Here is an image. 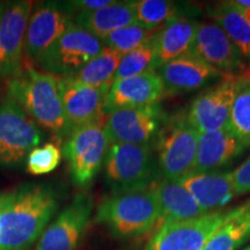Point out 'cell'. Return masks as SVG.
<instances>
[{
	"instance_id": "83f0119b",
	"label": "cell",
	"mask_w": 250,
	"mask_h": 250,
	"mask_svg": "<svg viewBox=\"0 0 250 250\" xmlns=\"http://www.w3.org/2000/svg\"><path fill=\"white\" fill-rule=\"evenodd\" d=\"M153 39L123 56L112 83L158 70V58H156V50Z\"/></svg>"
},
{
	"instance_id": "836d02e7",
	"label": "cell",
	"mask_w": 250,
	"mask_h": 250,
	"mask_svg": "<svg viewBox=\"0 0 250 250\" xmlns=\"http://www.w3.org/2000/svg\"><path fill=\"white\" fill-rule=\"evenodd\" d=\"M228 6H229V5H228ZM229 7H232V6H229ZM232 8L236 9V11L239 12V13L241 14L242 17L245 18L246 20L250 23V8H236V7H232Z\"/></svg>"
},
{
	"instance_id": "52a82bcc",
	"label": "cell",
	"mask_w": 250,
	"mask_h": 250,
	"mask_svg": "<svg viewBox=\"0 0 250 250\" xmlns=\"http://www.w3.org/2000/svg\"><path fill=\"white\" fill-rule=\"evenodd\" d=\"M103 49L102 40L73 23L36 62L50 76L73 77Z\"/></svg>"
},
{
	"instance_id": "7a4b0ae2",
	"label": "cell",
	"mask_w": 250,
	"mask_h": 250,
	"mask_svg": "<svg viewBox=\"0 0 250 250\" xmlns=\"http://www.w3.org/2000/svg\"><path fill=\"white\" fill-rule=\"evenodd\" d=\"M8 92L37 125L61 138L70 136L72 130L59 98L57 78L23 62L20 72L9 79Z\"/></svg>"
},
{
	"instance_id": "ac0fdd59",
	"label": "cell",
	"mask_w": 250,
	"mask_h": 250,
	"mask_svg": "<svg viewBox=\"0 0 250 250\" xmlns=\"http://www.w3.org/2000/svg\"><path fill=\"white\" fill-rule=\"evenodd\" d=\"M248 147L229 125L213 132L199 134L193 173L223 171L241 158Z\"/></svg>"
},
{
	"instance_id": "8992f818",
	"label": "cell",
	"mask_w": 250,
	"mask_h": 250,
	"mask_svg": "<svg viewBox=\"0 0 250 250\" xmlns=\"http://www.w3.org/2000/svg\"><path fill=\"white\" fill-rule=\"evenodd\" d=\"M105 118L72 130L64 145L72 181L88 188L104 164L110 140L105 131Z\"/></svg>"
},
{
	"instance_id": "7402d4cb",
	"label": "cell",
	"mask_w": 250,
	"mask_h": 250,
	"mask_svg": "<svg viewBox=\"0 0 250 250\" xmlns=\"http://www.w3.org/2000/svg\"><path fill=\"white\" fill-rule=\"evenodd\" d=\"M198 26L199 22L195 20L181 18L170 21L158 30L153 41L159 67L191 51Z\"/></svg>"
},
{
	"instance_id": "ba28073f",
	"label": "cell",
	"mask_w": 250,
	"mask_h": 250,
	"mask_svg": "<svg viewBox=\"0 0 250 250\" xmlns=\"http://www.w3.org/2000/svg\"><path fill=\"white\" fill-rule=\"evenodd\" d=\"M41 140L39 125L13 99L0 103V164L20 165Z\"/></svg>"
},
{
	"instance_id": "d6986e66",
	"label": "cell",
	"mask_w": 250,
	"mask_h": 250,
	"mask_svg": "<svg viewBox=\"0 0 250 250\" xmlns=\"http://www.w3.org/2000/svg\"><path fill=\"white\" fill-rule=\"evenodd\" d=\"M166 98V89L158 71L126 78L111 83L105 101V114L124 108L155 104Z\"/></svg>"
},
{
	"instance_id": "1f68e13d",
	"label": "cell",
	"mask_w": 250,
	"mask_h": 250,
	"mask_svg": "<svg viewBox=\"0 0 250 250\" xmlns=\"http://www.w3.org/2000/svg\"><path fill=\"white\" fill-rule=\"evenodd\" d=\"M235 195L243 196L250 192V156L232 171Z\"/></svg>"
},
{
	"instance_id": "8d00e7d4",
	"label": "cell",
	"mask_w": 250,
	"mask_h": 250,
	"mask_svg": "<svg viewBox=\"0 0 250 250\" xmlns=\"http://www.w3.org/2000/svg\"><path fill=\"white\" fill-rule=\"evenodd\" d=\"M247 81H248V83H250V79H249V80H247Z\"/></svg>"
},
{
	"instance_id": "277c9868",
	"label": "cell",
	"mask_w": 250,
	"mask_h": 250,
	"mask_svg": "<svg viewBox=\"0 0 250 250\" xmlns=\"http://www.w3.org/2000/svg\"><path fill=\"white\" fill-rule=\"evenodd\" d=\"M103 174L112 193L152 187L161 175L153 145L130 144L109 145Z\"/></svg>"
},
{
	"instance_id": "9c48e42d",
	"label": "cell",
	"mask_w": 250,
	"mask_h": 250,
	"mask_svg": "<svg viewBox=\"0 0 250 250\" xmlns=\"http://www.w3.org/2000/svg\"><path fill=\"white\" fill-rule=\"evenodd\" d=\"M167 120L159 103L112 110L105 118L110 144L153 145Z\"/></svg>"
},
{
	"instance_id": "cb8c5ba5",
	"label": "cell",
	"mask_w": 250,
	"mask_h": 250,
	"mask_svg": "<svg viewBox=\"0 0 250 250\" xmlns=\"http://www.w3.org/2000/svg\"><path fill=\"white\" fill-rule=\"evenodd\" d=\"M250 241V199L229 211L203 250H240Z\"/></svg>"
},
{
	"instance_id": "2e32d148",
	"label": "cell",
	"mask_w": 250,
	"mask_h": 250,
	"mask_svg": "<svg viewBox=\"0 0 250 250\" xmlns=\"http://www.w3.org/2000/svg\"><path fill=\"white\" fill-rule=\"evenodd\" d=\"M33 1H14L5 6L0 20V79L19 73L23 64L24 36Z\"/></svg>"
},
{
	"instance_id": "74e56055",
	"label": "cell",
	"mask_w": 250,
	"mask_h": 250,
	"mask_svg": "<svg viewBox=\"0 0 250 250\" xmlns=\"http://www.w3.org/2000/svg\"><path fill=\"white\" fill-rule=\"evenodd\" d=\"M0 250H4V249H1V248H0Z\"/></svg>"
},
{
	"instance_id": "8fae6325",
	"label": "cell",
	"mask_w": 250,
	"mask_h": 250,
	"mask_svg": "<svg viewBox=\"0 0 250 250\" xmlns=\"http://www.w3.org/2000/svg\"><path fill=\"white\" fill-rule=\"evenodd\" d=\"M94 208L92 196L79 192L45 228L36 250H78L88 229Z\"/></svg>"
},
{
	"instance_id": "e575fe53",
	"label": "cell",
	"mask_w": 250,
	"mask_h": 250,
	"mask_svg": "<svg viewBox=\"0 0 250 250\" xmlns=\"http://www.w3.org/2000/svg\"><path fill=\"white\" fill-rule=\"evenodd\" d=\"M4 8H5V6H4V5H1V4H0V20H1L2 13H4Z\"/></svg>"
},
{
	"instance_id": "9a60e30c",
	"label": "cell",
	"mask_w": 250,
	"mask_h": 250,
	"mask_svg": "<svg viewBox=\"0 0 250 250\" xmlns=\"http://www.w3.org/2000/svg\"><path fill=\"white\" fill-rule=\"evenodd\" d=\"M57 88L71 130L107 116L104 109L110 86L93 87L73 77H61Z\"/></svg>"
},
{
	"instance_id": "5bb4252c",
	"label": "cell",
	"mask_w": 250,
	"mask_h": 250,
	"mask_svg": "<svg viewBox=\"0 0 250 250\" xmlns=\"http://www.w3.org/2000/svg\"><path fill=\"white\" fill-rule=\"evenodd\" d=\"M73 24V13L65 2L48 1L31 12L24 36V52L29 62H37Z\"/></svg>"
},
{
	"instance_id": "d6a6232c",
	"label": "cell",
	"mask_w": 250,
	"mask_h": 250,
	"mask_svg": "<svg viewBox=\"0 0 250 250\" xmlns=\"http://www.w3.org/2000/svg\"><path fill=\"white\" fill-rule=\"evenodd\" d=\"M115 0H73V1H65V4L72 13L78 12H88L96 11V9L103 8L105 6L114 4Z\"/></svg>"
},
{
	"instance_id": "7c38bea8",
	"label": "cell",
	"mask_w": 250,
	"mask_h": 250,
	"mask_svg": "<svg viewBox=\"0 0 250 250\" xmlns=\"http://www.w3.org/2000/svg\"><path fill=\"white\" fill-rule=\"evenodd\" d=\"M245 81L240 78L226 77L193 100L187 117L197 132L208 133L227 126L236 94Z\"/></svg>"
},
{
	"instance_id": "3957f363",
	"label": "cell",
	"mask_w": 250,
	"mask_h": 250,
	"mask_svg": "<svg viewBox=\"0 0 250 250\" xmlns=\"http://www.w3.org/2000/svg\"><path fill=\"white\" fill-rule=\"evenodd\" d=\"M160 214L154 184L144 189L111 193L99 205L95 221L115 239L131 240L155 229Z\"/></svg>"
},
{
	"instance_id": "44dd1931",
	"label": "cell",
	"mask_w": 250,
	"mask_h": 250,
	"mask_svg": "<svg viewBox=\"0 0 250 250\" xmlns=\"http://www.w3.org/2000/svg\"><path fill=\"white\" fill-rule=\"evenodd\" d=\"M155 190L161 211L156 228L164 224L180 223L206 214L191 193L177 181L162 179L155 184Z\"/></svg>"
},
{
	"instance_id": "d4e9b609",
	"label": "cell",
	"mask_w": 250,
	"mask_h": 250,
	"mask_svg": "<svg viewBox=\"0 0 250 250\" xmlns=\"http://www.w3.org/2000/svg\"><path fill=\"white\" fill-rule=\"evenodd\" d=\"M132 6L136 24L148 30L160 29L170 21L186 18L182 5L169 0H136Z\"/></svg>"
},
{
	"instance_id": "484cf974",
	"label": "cell",
	"mask_w": 250,
	"mask_h": 250,
	"mask_svg": "<svg viewBox=\"0 0 250 250\" xmlns=\"http://www.w3.org/2000/svg\"><path fill=\"white\" fill-rule=\"evenodd\" d=\"M210 17L232 40L250 68V23L226 2L212 9Z\"/></svg>"
},
{
	"instance_id": "5b68a950",
	"label": "cell",
	"mask_w": 250,
	"mask_h": 250,
	"mask_svg": "<svg viewBox=\"0 0 250 250\" xmlns=\"http://www.w3.org/2000/svg\"><path fill=\"white\" fill-rule=\"evenodd\" d=\"M199 133L186 115L166 120L156 139L158 165L162 179L180 181L195 169Z\"/></svg>"
},
{
	"instance_id": "ffe728a7",
	"label": "cell",
	"mask_w": 250,
	"mask_h": 250,
	"mask_svg": "<svg viewBox=\"0 0 250 250\" xmlns=\"http://www.w3.org/2000/svg\"><path fill=\"white\" fill-rule=\"evenodd\" d=\"M177 182L191 193L205 213L221 211L236 197L232 171L192 173Z\"/></svg>"
},
{
	"instance_id": "d590c367",
	"label": "cell",
	"mask_w": 250,
	"mask_h": 250,
	"mask_svg": "<svg viewBox=\"0 0 250 250\" xmlns=\"http://www.w3.org/2000/svg\"><path fill=\"white\" fill-rule=\"evenodd\" d=\"M240 250H250V243H249V245L245 246L242 249H240Z\"/></svg>"
},
{
	"instance_id": "4fadbf2b",
	"label": "cell",
	"mask_w": 250,
	"mask_h": 250,
	"mask_svg": "<svg viewBox=\"0 0 250 250\" xmlns=\"http://www.w3.org/2000/svg\"><path fill=\"white\" fill-rule=\"evenodd\" d=\"M192 51L225 76L250 79V68L241 52L215 22L199 23Z\"/></svg>"
},
{
	"instance_id": "f1b7e54d",
	"label": "cell",
	"mask_w": 250,
	"mask_h": 250,
	"mask_svg": "<svg viewBox=\"0 0 250 250\" xmlns=\"http://www.w3.org/2000/svg\"><path fill=\"white\" fill-rule=\"evenodd\" d=\"M158 30L159 29H145V28L134 23L112 31L111 34L102 39V42L103 45L107 48L114 49L121 52L122 55H125L149 42L158 33Z\"/></svg>"
},
{
	"instance_id": "6da1fadb",
	"label": "cell",
	"mask_w": 250,
	"mask_h": 250,
	"mask_svg": "<svg viewBox=\"0 0 250 250\" xmlns=\"http://www.w3.org/2000/svg\"><path fill=\"white\" fill-rule=\"evenodd\" d=\"M59 202L54 188L27 183L0 195V248L27 250L48 227Z\"/></svg>"
},
{
	"instance_id": "e0dca14e",
	"label": "cell",
	"mask_w": 250,
	"mask_h": 250,
	"mask_svg": "<svg viewBox=\"0 0 250 250\" xmlns=\"http://www.w3.org/2000/svg\"><path fill=\"white\" fill-rule=\"evenodd\" d=\"M156 71L164 83L166 96L195 92L227 77L206 64L192 50L166 62Z\"/></svg>"
},
{
	"instance_id": "603a6c76",
	"label": "cell",
	"mask_w": 250,
	"mask_h": 250,
	"mask_svg": "<svg viewBox=\"0 0 250 250\" xmlns=\"http://www.w3.org/2000/svg\"><path fill=\"white\" fill-rule=\"evenodd\" d=\"M73 22L102 40L112 31L136 23L132 1H115L96 11L78 12Z\"/></svg>"
},
{
	"instance_id": "4316f807",
	"label": "cell",
	"mask_w": 250,
	"mask_h": 250,
	"mask_svg": "<svg viewBox=\"0 0 250 250\" xmlns=\"http://www.w3.org/2000/svg\"><path fill=\"white\" fill-rule=\"evenodd\" d=\"M123 56L116 50L104 46L101 54L93 58L73 78L85 85L93 87L111 86Z\"/></svg>"
},
{
	"instance_id": "30bf717a",
	"label": "cell",
	"mask_w": 250,
	"mask_h": 250,
	"mask_svg": "<svg viewBox=\"0 0 250 250\" xmlns=\"http://www.w3.org/2000/svg\"><path fill=\"white\" fill-rule=\"evenodd\" d=\"M229 211L210 212L190 220L161 225L154 229L145 250H203Z\"/></svg>"
},
{
	"instance_id": "4dcf8cb0",
	"label": "cell",
	"mask_w": 250,
	"mask_h": 250,
	"mask_svg": "<svg viewBox=\"0 0 250 250\" xmlns=\"http://www.w3.org/2000/svg\"><path fill=\"white\" fill-rule=\"evenodd\" d=\"M62 160V151L52 143L34 148L27 156L28 173L35 176L45 175L54 171Z\"/></svg>"
},
{
	"instance_id": "f546056e",
	"label": "cell",
	"mask_w": 250,
	"mask_h": 250,
	"mask_svg": "<svg viewBox=\"0 0 250 250\" xmlns=\"http://www.w3.org/2000/svg\"><path fill=\"white\" fill-rule=\"evenodd\" d=\"M228 125L234 133L250 147V83L245 81L234 101Z\"/></svg>"
}]
</instances>
